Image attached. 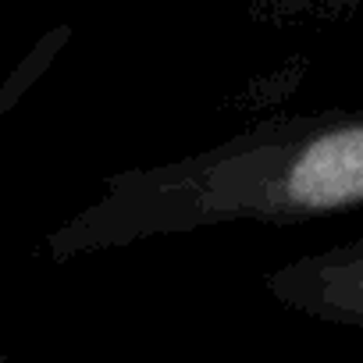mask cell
Here are the masks:
<instances>
[{"instance_id":"cell-1","label":"cell","mask_w":363,"mask_h":363,"mask_svg":"<svg viewBox=\"0 0 363 363\" xmlns=\"http://www.w3.org/2000/svg\"><path fill=\"white\" fill-rule=\"evenodd\" d=\"M267 218L363 207V111L324 114L242 157V189L218 196Z\"/></svg>"},{"instance_id":"cell-2","label":"cell","mask_w":363,"mask_h":363,"mask_svg":"<svg viewBox=\"0 0 363 363\" xmlns=\"http://www.w3.org/2000/svg\"><path fill=\"white\" fill-rule=\"evenodd\" d=\"M299 285L313 310L335 320L363 324V239L306 264L299 271Z\"/></svg>"}]
</instances>
